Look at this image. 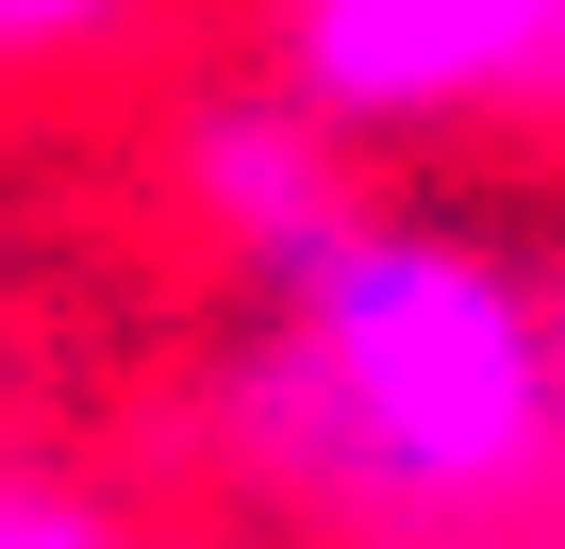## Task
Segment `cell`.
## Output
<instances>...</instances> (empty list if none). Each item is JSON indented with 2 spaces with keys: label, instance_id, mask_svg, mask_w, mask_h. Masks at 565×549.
I'll return each instance as SVG.
<instances>
[{
  "label": "cell",
  "instance_id": "cell-4",
  "mask_svg": "<svg viewBox=\"0 0 565 549\" xmlns=\"http://www.w3.org/2000/svg\"><path fill=\"white\" fill-rule=\"evenodd\" d=\"M0 549H134V532H100L84 499H0Z\"/></svg>",
  "mask_w": 565,
  "mask_h": 549
},
{
  "label": "cell",
  "instance_id": "cell-3",
  "mask_svg": "<svg viewBox=\"0 0 565 549\" xmlns=\"http://www.w3.org/2000/svg\"><path fill=\"white\" fill-rule=\"evenodd\" d=\"M117 18H134V0H0V51H84Z\"/></svg>",
  "mask_w": 565,
  "mask_h": 549
},
{
  "label": "cell",
  "instance_id": "cell-2",
  "mask_svg": "<svg viewBox=\"0 0 565 549\" xmlns=\"http://www.w3.org/2000/svg\"><path fill=\"white\" fill-rule=\"evenodd\" d=\"M282 67L333 134H433L565 84V0H282Z\"/></svg>",
  "mask_w": 565,
  "mask_h": 549
},
{
  "label": "cell",
  "instance_id": "cell-1",
  "mask_svg": "<svg viewBox=\"0 0 565 549\" xmlns=\"http://www.w3.org/2000/svg\"><path fill=\"white\" fill-rule=\"evenodd\" d=\"M233 466L366 549H482L565 499V317L449 217L317 167L233 233Z\"/></svg>",
  "mask_w": 565,
  "mask_h": 549
},
{
  "label": "cell",
  "instance_id": "cell-5",
  "mask_svg": "<svg viewBox=\"0 0 565 549\" xmlns=\"http://www.w3.org/2000/svg\"><path fill=\"white\" fill-rule=\"evenodd\" d=\"M548 317H565V284H548Z\"/></svg>",
  "mask_w": 565,
  "mask_h": 549
}]
</instances>
